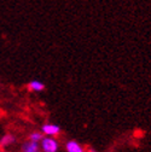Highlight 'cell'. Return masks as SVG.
Returning <instances> with one entry per match:
<instances>
[{
	"mask_svg": "<svg viewBox=\"0 0 151 152\" xmlns=\"http://www.w3.org/2000/svg\"><path fill=\"white\" fill-rule=\"evenodd\" d=\"M40 148L43 152H58L59 142L54 137H44L40 141Z\"/></svg>",
	"mask_w": 151,
	"mask_h": 152,
	"instance_id": "1",
	"label": "cell"
},
{
	"mask_svg": "<svg viewBox=\"0 0 151 152\" xmlns=\"http://www.w3.org/2000/svg\"><path fill=\"white\" fill-rule=\"evenodd\" d=\"M41 133L46 137H56L61 133V127L54 123H45L41 127Z\"/></svg>",
	"mask_w": 151,
	"mask_h": 152,
	"instance_id": "2",
	"label": "cell"
},
{
	"mask_svg": "<svg viewBox=\"0 0 151 152\" xmlns=\"http://www.w3.org/2000/svg\"><path fill=\"white\" fill-rule=\"evenodd\" d=\"M22 152H41L40 144L28 140L22 145Z\"/></svg>",
	"mask_w": 151,
	"mask_h": 152,
	"instance_id": "3",
	"label": "cell"
},
{
	"mask_svg": "<svg viewBox=\"0 0 151 152\" xmlns=\"http://www.w3.org/2000/svg\"><path fill=\"white\" fill-rule=\"evenodd\" d=\"M65 150H67V152H86L85 148L82 147V145H80L75 140H69L65 144Z\"/></svg>",
	"mask_w": 151,
	"mask_h": 152,
	"instance_id": "4",
	"label": "cell"
},
{
	"mask_svg": "<svg viewBox=\"0 0 151 152\" xmlns=\"http://www.w3.org/2000/svg\"><path fill=\"white\" fill-rule=\"evenodd\" d=\"M28 89L30 92H43L45 89V85L39 80H32L28 83Z\"/></svg>",
	"mask_w": 151,
	"mask_h": 152,
	"instance_id": "5",
	"label": "cell"
},
{
	"mask_svg": "<svg viewBox=\"0 0 151 152\" xmlns=\"http://www.w3.org/2000/svg\"><path fill=\"white\" fill-rule=\"evenodd\" d=\"M16 141V138L12 134H5L1 139H0V146L1 147H7L11 144H13Z\"/></svg>",
	"mask_w": 151,
	"mask_h": 152,
	"instance_id": "6",
	"label": "cell"
},
{
	"mask_svg": "<svg viewBox=\"0 0 151 152\" xmlns=\"http://www.w3.org/2000/svg\"><path fill=\"white\" fill-rule=\"evenodd\" d=\"M43 138H44L43 133L41 132H37V130L32 132L30 134H29V140L30 141H34V142H39L40 144V141L43 140Z\"/></svg>",
	"mask_w": 151,
	"mask_h": 152,
	"instance_id": "7",
	"label": "cell"
},
{
	"mask_svg": "<svg viewBox=\"0 0 151 152\" xmlns=\"http://www.w3.org/2000/svg\"><path fill=\"white\" fill-rule=\"evenodd\" d=\"M0 152H4V151H0Z\"/></svg>",
	"mask_w": 151,
	"mask_h": 152,
	"instance_id": "8",
	"label": "cell"
}]
</instances>
